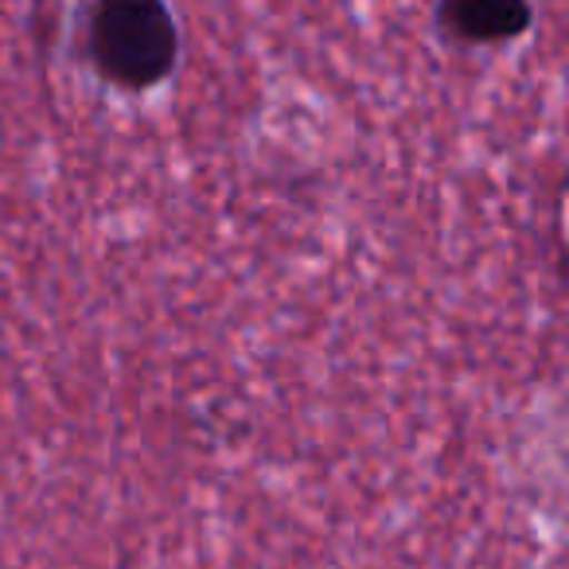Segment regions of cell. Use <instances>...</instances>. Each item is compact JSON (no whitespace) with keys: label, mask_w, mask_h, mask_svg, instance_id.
<instances>
[{"label":"cell","mask_w":569,"mask_h":569,"mask_svg":"<svg viewBox=\"0 0 569 569\" xmlns=\"http://www.w3.org/2000/svg\"><path fill=\"white\" fill-rule=\"evenodd\" d=\"M90 63L126 90H149L176 71L180 28L168 0H98L87 32Z\"/></svg>","instance_id":"6da1fadb"},{"label":"cell","mask_w":569,"mask_h":569,"mask_svg":"<svg viewBox=\"0 0 569 569\" xmlns=\"http://www.w3.org/2000/svg\"><path fill=\"white\" fill-rule=\"evenodd\" d=\"M441 32L460 43H503L530 28L527 0H441Z\"/></svg>","instance_id":"7a4b0ae2"}]
</instances>
